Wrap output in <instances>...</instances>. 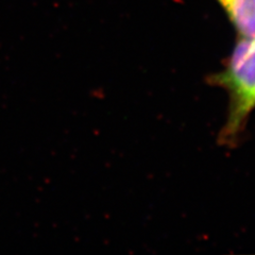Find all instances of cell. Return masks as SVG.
<instances>
[{
	"label": "cell",
	"instance_id": "cell-2",
	"mask_svg": "<svg viewBox=\"0 0 255 255\" xmlns=\"http://www.w3.org/2000/svg\"><path fill=\"white\" fill-rule=\"evenodd\" d=\"M243 38L255 39V0H216Z\"/></svg>",
	"mask_w": 255,
	"mask_h": 255
},
{
	"label": "cell",
	"instance_id": "cell-1",
	"mask_svg": "<svg viewBox=\"0 0 255 255\" xmlns=\"http://www.w3.org/2000/svg\"><path fill=\"white\" fill-rule=\"evenodd\" d=\"M215 79L230 94V115L223 137L234 138L255 108V39L242 37L227 67Z\"/></svg>",
	"mask_w": 255,
	"mask_h": 255
}]
</instances>
